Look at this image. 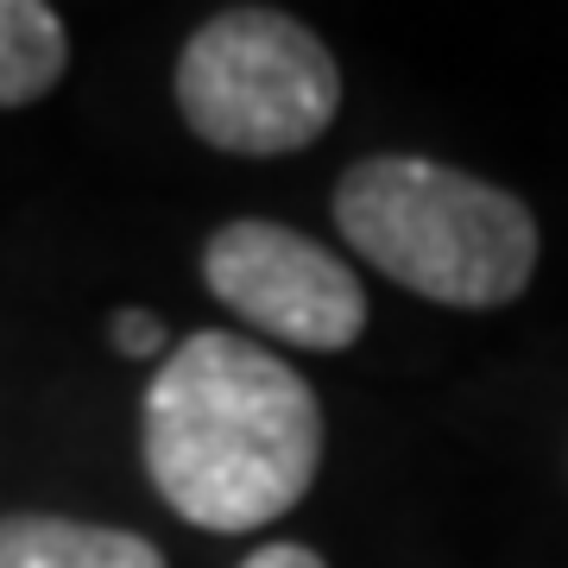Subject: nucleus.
Here are the masks:
<instances>
[{"instance_id": "obj_1", "label": "nucleus", "mask_w": 568, "mask_h": 568, "mask_svg": "<svg viewBox=\"0 0 568 568\" xmlns=\"http://www.w3.org/2000/svg\"><path fill=\"white\" fill-rule=\"evenodd\" d=\"M145 474L183 525L234 537L297 506L323 467V405L297 366L203 328L145 386Z\"/></svg>"}, {"instance_id": "obj_2", "label": "nucleus", "mask_w": 568, "mask_h": 568, "mask_svg": "<svg viewBox=\"0 0 568 568\" xmlns=\"http://www.w3.org/2000/svg\"><path fill=\"white\" fill-rule=\"evenodd\" d=\"M335 227L366 265L448 310H499L537 272V222L499 190L429 159L347 164L335 183Z\"/></svg>"}, {"instance_id": "obj_3", "label": "nucleus", "mask_w": 568, "mask_h": 568, "mask_svg": "<svg viewBox=\"0 0 568 568\" xmlns=\"http://www.w3.org/2000/svg\"><path fill=\"white\" fill-rule=\"evenodd\" d=\"M178 108L215 152L284 159L328 133L342 108V70L304 20L278 7H227L183 44Z\"/></svg>"}, {"instance_id": "obj_4", "label": "nucleus", "mask_w": 568, "mask_h": 568, "mask_svg": "<svg viewBox=\"0 0 568 568\" xmlns=\"http://www.w3.org/2000/svg\"><path fill=\"white\" fill-rule=\"evenodd\" d=\"M203 278L246 328L342 354L366 328V291L328 246L284 222H227L203 246Z\"/></svg>"}, {"instance_id": "obj_5", "label": "nucleus", "mask_w": 568, "mask_h": 568, "mask_svg": "<svg viewBox=\"0 0 568 568\" xmlns=\"http://www.w3.org/2000/svg\"><path fill=\"white\" fill-rule=\"evenodd\" d=\"M0 568H164V556L133 530L77 518H0Z\"/></svg>"}, {"instance_id": "obj_6", "label": "nucleus", "mask_w": 568, "mask_h": 568, "mask_svg": "<svg viewBox=\"0 0 568 568\" xmlns=\"http://www.w3.org/2000/svg\"><path fill=\"white\" fill-rule=\"evenodd\" d=\"M70 63L63 20L44 0H0V108H26L51 95Z\"/></svg>"}, {"instance_id": "obj_7", "label": "nucleus", "mask_w": 568, "mask_h": 568, "mask_svg": "<svg viewBox=\"0 0 568 568\" xmlns=\"http://www.w3.org/2000/svg\"><path fill=\"white\" fill-rule=\"evenodd\" d=\"M114 347L133 354V361H145V354L164 347V323L152 316V310H121V316H114Z\"/></svg>"}, {"instance_id": "obj_8", "label": "nucleus", "mask_w": 568, "mask_h": 568, "mask_svg": "<svg viewBox=\"0 0 568 568\" xmlns=\"http://www.w3.org/2000/svg\"><path fill=\"white\" fill-rule=\"evenodd\" d=\"M241 568H328V562L304 544H265V549H253Z\"/></svg>"}]
</instances>
